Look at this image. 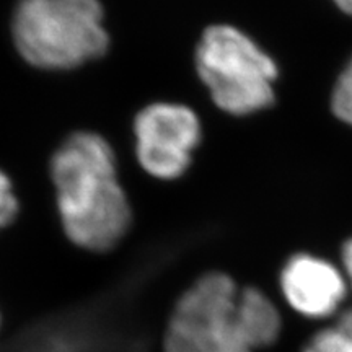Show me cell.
Segmentation results:
<instances>
[{"instance_id": "obj_1", "label": "cell", "mask_w": 352, "mask_h": 352, "mask_svg": "<svg viewBox=\"0 0 352 352\" xmlns=\"http://www.w3.org/2000/svg\"><path fill=\"white\" fill-rule=\"evenodd\" d=\"M65 235L90 252H107L126 235L131 206L113 148L101 135L77 132L57 148L51 165Z\"/></svg>"}, {"instance_id": "obj_2", "label": "cell", "mask_w": 352, "mask_h": 352, "mask_svg": "<svg viewBox=\"0 0 352 352\" xmlns=\"http://www.w3.org/2000/svg\"><path fill=\"white\" fill-rule=\"evenodd\" d=\"M195 67L212 104L227 116L253 118L277 103L279 60L240 26H208L196 44Z\"/></svg>"}, {"instance_id": "obj_3", "label": "cell", "mask_w": 352, "mask_h": 352, "mask_svg": "<svg viewBox=\"0 0 352 352\" xmlns=\"http://www.w3.org/2000/svg\"><path fill=\"white\" fill-rule=\"evenodd\" d=\"M12 32L26 63L47 70L78 67L109 44L98 0H21Z\"/></svg>"}, {"instance_id": "obj_4", "label": "cell", "mask_w": 352, "mask_h": 352, "mask_svg": "<svg viewBox=\"0 0 352 352\" xmlns=\"http://www.w3.org/2000/svg\"><path fill=\"white\" fill-rule=\"evenodd\" d=\"M240 284L223 271L201 274L175 302L164 334V352H253L241 333Z\"/></svg>"}, {"instance_id": "obj_5", "label": "cell", "mask_w": 352, "mask_h": 352, "mask_svg": "<svg viewBox=\"0 0 352 352\" xmlns=\"http://www.w3.org/2000/svg\"><path fill=\"white\" fill-rule=\"evenodd\" d=\"M134 135L140 166L153 178L171 182L191 166L202 142V122L188 104L158 101L135 116Z\"/></svg>"}, {"instance_id": "obj_6", "label": "cell", "mask_w": 352, "mask_h": 352, "mask_svg": "<svg viewBox=\"0 0 352 352\" xmlns=\"http://www.w3.org/2000/svg\"><path fill=\"white\" fill-rule=\"evenodd\" d=\"M277 289L290 311L310 321L333 320L351 296L340 263L307 250L284 259L277 272Z\"/></svg>"}, {"instance_id": "obj_7", "label": "cell", "mask_w": 352, "mask_h": 352, "mask_svg": "<svg viewBox=\"0 0 352 352\" xmlns=\"http://www.w3.org/2000/svg\"><path fill=\"white\" fill-rule=\"evenodd\" d=\"M236 315L246 344L253 352L274 346L284 329L283 311L266 290L258 285H240Z\"/></svg>"}, {"instance_id": "obj_8", "label": "cell", "mask_w": 352, "mask_h": 352, "mask_svg": "<svg viewBox=\"0 0 352 352\" xmlns=\"http://www.w3.org/2000/svg\"><path fill=\"white\" fill-rule=\"evenodd\" d=\"M302 352H352V307H346L308 338Z\"/></svg>"}, {"instance_id": "obj_9", "label": "cell", "mask_w": 352, "mask_h": 352, "mask_svg": "<svg viewBox=\"0 0 352 352\" xmlns=\"http://www.w3.org/2000/svg\"><path fill=\"white\" fill-rule=\"evenodd\" d=\"M328 107L334 120L352 129V52L346 57L331 83Z\"/></svg>"}, {"instance_id": "obj_10", "label": "cell", "mask_w": 352, "mask_h": 352, "mask_svg": "<svg viewBox=\"0 0 352 352\" xmlns=\"http://www.w3.org/2000/svg\"><path fill=\"white\" fill-rule=\"evenodd\" d=\"M19 210V201L13 192L10 178L0 170V228L12 222Z\"/></svg>"}, {"instance_id": "obj_11", "label": "cell", "mask_w": 352, "mask_h": 352, "mask_svg": "<svg viewBox=\"0 0 352 352\" xmlns=\"http://www.w3.org/2000/svg\"><path fill=\"white\" fill-rule=\"evenodd\" d=\"M342 272H344L347 284H349V290L352 296V233L347 239L342 240L340 246V258H338Z\"/></svg>"}, {"instance_id": "obj_12", "label": "cell", "mask_w": 352, "mask_h": 352, "mask_svg": "<svg viewBox=\"0 0 352 352\" xmlns=\"http://www.w3.org/2000/svg\"><path fill=\"white\" fill-rule=\"evenodd\" d=\"M333 3L338 7V10L346 13L347 16H352V0H333Z\"/></svg>"}]
</instances>
